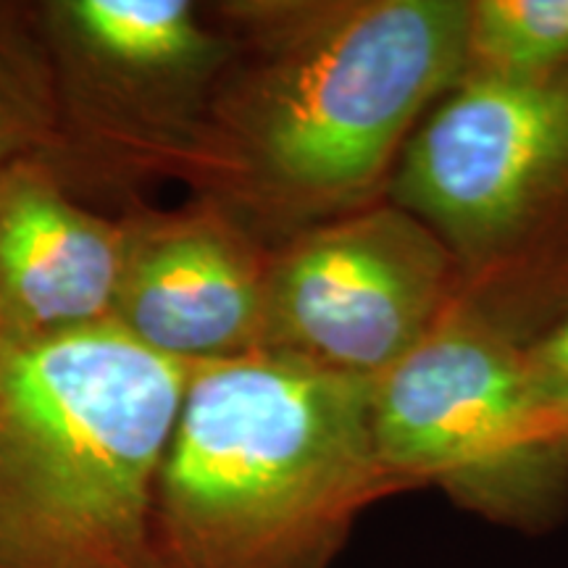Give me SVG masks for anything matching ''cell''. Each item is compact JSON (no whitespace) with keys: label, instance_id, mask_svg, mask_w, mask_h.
<instances>
[{"label":"cell","instance_id":"1","mask_svg":"<svg viewBox=\"0 0 568 568\" xmlns=\"http://www.w3.org/2000/svg\"><path fill=\"white\" fill-rule=\"evenodd\" d=\"M230 38L176 180L268 247L387 197L464 77L468 0H230Z\"/></svg>","mask_w":568,"mask_h":568},{"label":"cell","instance_id":"2","mask_svg":"<svg viewBox=\"0 0 568 568\" xmlns=\"http://www.w3.org/2000/svg\"><path fill=\"white\" fill-rule=\"evenodd\" d=\"M395 495L372 382L274 353L193 364L155 493L163 568H335Z\"/></svg>","mask_w":568,"mask_h":568},{"label":"cell","instance_id":"3","mask_svg":"<svg viewBox=\"0 0 568 568\" xmlns=\"http://www.w3.org/2000/svg\"><path fill=\"white\" fill-rule=\"evenodd\" d=\"M187 372L113 324L0 345V568H163L155 493Z\"/></svg>","mask_w":568,"mask_h":568},{"label":"cell","instance_id":"4","mask_svg":"<svg viewBox=\"0 0 568 568\" xmlns=\"http://www.w3.org/2000/svg\"><path fill=\"white\" fill-rule=\"evenodd\" d=\"M387 201L450 251L458 305L535 343L568 316V67L464 71L410 134Z\"/></svg>","mask_w":568,"mask_h":568},{"label":"cell","instance_id":"5","mask_svg":"<svg viewBox=\"0 0 568 568\" xmlns=\"http://www.w3.org/2000/svg\"><path fill=\"white\" fill-rule=\"evenodd\" d=\"M372 432L395 493L437 487L524 535L568 516V435L531 397L524 347L464 305L372 382Z\"/></svg>","mask_w":568,"mask_h":568},{"label":"cell","instance_id":"6","mask_svg":"<svg viewBox=\"0 0 568 568\" xmlns=\"http://www.w3.org/2000/svg\"><path fill=\"white\" fill-rule=\"evenodd\" d=\"M38 9L59 98V159L77 151L124 172L180 174L230 59L209 6L51 0Z\"/></svg>","mask_w":568,"mask_h":568},{"label":"cell","instance_id":"7","mask_svg":"<svg viewBox=\"0 0 568 568\" xmlns=\"http://www.w3.org/2000/svg\"><path fill=\"white\" fill-rule=\"evenodd\" d=\"M456 303L450 251L385 197L272 247L261 353L374 382Z\"/></svg>","mask_w":568,"mask_h":568},{"label":"cell","instance_id":"8","mask_svg":"<svg viewBox=\"0 0 568 568\" xmlns=\"http://www.w3.org/2000/svg\"><path fill=\"white\" fill-rule=\"evenodd\" d=\"M111 324L184 366L261 353L272 247L211 201L126 216Z\"/></svg>","mask_w":568,"mask_h":568},{"label":"cell","instance_id":"9","mask_svg":"<svg viewBox=\"0 0 568 568\" xmlns=\"http://www.w3.org/2000/svg\"><path fill=\"white\" fill-rule=\"evenodd\" d=\"M130 222L82 205L53 159L0 174V345H38L111 324Z\"/></svg>","mask_w":568,"mask_h":568},{"label":"cell","instance_id":"10","mask_svg":"<svg viewBox=\"0 0 568 568\" xmlns=\"http://www.w3.org/2000/svg\"><path fill=\"white\" fill-rule=\"evenodd\" d=\"M61 119L38 3H0V174L59 159Z\"/></svg>","mask_w":568,"mask_h":568},{"label":"cell","instance_id":"11","mask_svg":"<svg viewBox=\"0 0 568 568\" xmlns=\"http://www.w3.org/2000/svg\"><path fill=\"white\" fill-rule=\"evenodd\" d=\"M568 67V0H468L466 69L535 74Z\"/></svg>","mask_w":568,"mask_h":568},{"label":"cell","instance_id":"12","mask_svg":"<svg viewBox=\"0 0 568 568\" xmlns=\"http://www.w3.org/2000/svg\"><path fill=\"white\" fill-rule=\"evenodd\" d=\"M524 372L537 406L568 435V316L524 347Z\"/></svg>","mask_w":568,"mask_h":568}]
</instances>
